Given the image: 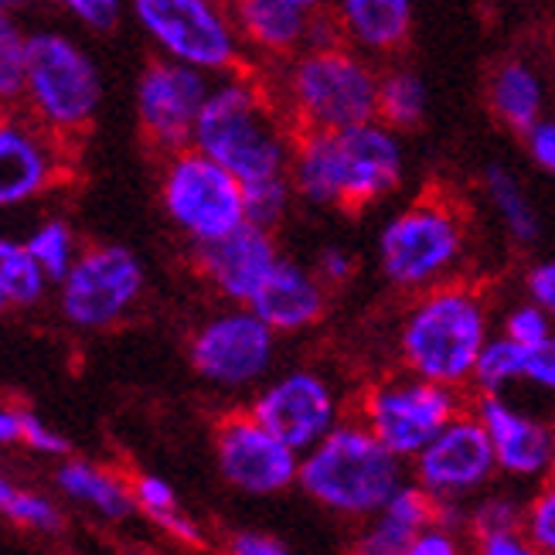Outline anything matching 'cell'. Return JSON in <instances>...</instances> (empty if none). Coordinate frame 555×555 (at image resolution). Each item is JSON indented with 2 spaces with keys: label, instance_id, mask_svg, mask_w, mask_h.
Segmentation results:
<instances>
[{
  "label": "cell",
  "instance_id": "cb8c5ba5",
  "mask_svg": "<svg viewBox=\"0 0 555 555\" xmlns=\"http://www.w3.org/2000/svg\"><path fill=\"white\" fill-rule=\"evenodd\" d=\"M491 103H494V113L512 130L528 133V130L539 124V113H542L539 79L525 65H518V62L501 65L494 82H491Z\"/></svg>",
  "mask_w": 555,
  "mask_h": 555
},
{
  "label": "cell",
  "instance_id": "8fae6325",
  "mask_svg": "<svg viewBox=\"0 0 555 555\" xmlns=\"http://www.w3.org/2000/svg\"><path fill=\"white\" fill-rule=\"evenodd\" d=\"M450 420H456V396L450 385L423 375L382 385L365 405V426L396 456H420Z\"/></svg>",
  "mask_w": 555,
  "mask_h": 555
},
{
  "label": "cell",
  "instance_id": "74e56055",
  "mask_svg": "<svg viewBox=\"0 0 555 555\" xmlns=\"http://www.w3.org/2000/svg\"><path fill=\"white\" fill-rule=\"evenodd\" d=\"M548 310L545 307H518L508 318V337H515L518 345H539L548 337Z\"/></svg>",
  "mask_w": 555,
  "mask_h": 555
},
{
  "label": "cell",
  "instance_id": "30bf717a",
  "mask_svg": "<svg viewBox=\"0 0 555 555\" xmlns=\"http://www.w3.org/2000/svg\"><path fill=\"white\" fill-rule=\"evenodd\" d=\"M59 289L65 321L82 331H100L116 324L137 304L143 267L127 246H92L72 262Z\"/></svg>",
  "mask_w": 555,
  "mask_h": 555
},
{
  "label": "cell",
  "instance_id": "4dcf8cb0",
  "mask_svg": "<svg viewBox=\"0 0 555 555\" xmlns=\"http://www.w3.org/2000/svg\"><path fill=\"white\" fill-rule=\"evenodd\" d=\"M243 195H246V222L270 229V225H276L283 219L286 202H289V184H286L283 175L262 178V181L243 184Z\"/></svg>",
  "mask_w": 555,
  "mask_h": 555
},
{
  "label": "cell",
  "instance_id": "8d00e7d4",
  "mask_svg": "<svg viewBox=\"0 0 555 555\" xmlns=\"http://www.w3.org/2000/svg\"><path fill=\"white\" fill-rule=\"evenodd\" d=\"M521 512L515 508L512 501H488L485 508L474 515V532H477V542L485 535H494V532H518L521 525Z\"/></svg>",
  "mask_w": 555,
  "mask_h": 555
},
{
  "label": "cell",
  "instance_id": "1f68e13d",
  "mask_svg": "<svg viewBox=\"0 0 555 555\" xmlns=\"http://www.w3.org/2000/svg\"><path fill=\"white\" fill-rule=\"evenodd\" d=\"M0 512H4L14 525L31 528V532H55L62 525V515L55 504L41 494H31V491H14Z\"/></svg>",
  "mask_w": 555,
  "mask_h": 555
},
{
  "label": "cell",
  "instance_id": "b9f144b4",
  "mask_svg": "<svg viewBox=\"0 0 555 555\" xmlns=\"http://www.w3.org/2000/svg\"><path fill=\"white\" fill-rule=\"evenodd\" d=\"M528 147H532V157L545 171L555 175V124H535L528 130Z\"/></svg>",
  "mask_w": 555,
  "mask_h": 555
},
{
  "label": "cell",
  "instance_id": "5bb4252c",
  "mask_svg": "<svg viewBox=\"0 0 555 555\" xmlns=\"http://www.w3.org/2000/svg\"><path fill=\"white\" fill-rule=\"evenodd\" d=\"M273 354V327L256 310H235L208 321L191 341V365L215 385H246L259 378Z\"/></svg>",
  "mask_w": 555,
  "mask_h": 555
},
{
  "label": "cell",
  "instance_id": "60d3db41",
  "mask_svg": "<svg viewBox=\"0 0 555 555\" xmlns=\"http://www.w3.org/2000/svg\"><path fill=\"white\" fill-rule=\"evenodd\" d=\"M456 552V539L440 532V528H420L413 545H409V555H453Z\"/></svg>",
  "mask_w": 555,
  "mask_h": 555
},
{
  "label": "cell",
  "instance_id": "ee69618b",
  "mask_svg": "<svg viewBox=\"0 0 555 555\" xmlns=\"http://www.w3.org/2000/svg\"><path fill=\"white\" fill-rule=\"evenodd\" d=\"M528 289H532V297L548 313H555V262H545V267L532 270V276H528Z\"/></svg>",
  "mask_w": 555,
  "mask_h": 555
},
{
  "label": "cell",
  "instance_id": "6da1fadb",
  "mask_svg": "<svg viewBox=\"0 0 555 555\" xmlns=\"http://www.w3.org/2000/svg\"><path fill=\"white\" fill-rule=\"evenodd\" d=\"M402 151L385 124H358L345 130H304L294 143V184L304 198L365 211L399 184Z\"/></svg>",
  "mask_w": 555,
  "mask_h": 555
},
{
  "label": "cell",
  "instance_id": "d6986e66",
  "mask_svg": "<svg viewBox=\"0 0 555 555\" xmlns=\"http://www.w3.org/2000/svg\"><path fill=\"white\" fill-rule=\"evenodd\" d=\"M480 423L488 426L494 456L512 474H539L555 461V437L535 420H528L498 396L480 402Z\"/></svg>",
  "mask_w": 555,
  "mask_h": 555
},
{
  "label": "cell",
  "instance_id": "ba28073f",
  "mask_svg": "<svg viewBox=\"0 0 555 555\" xmlns=\"http://www.w3.org/2000/svg\"><path fill=\"white\" fill-rule=\"evenodd\" d=\"M133 14L167 59L202 72H225L238 62L235 24L215 0H133Z\"/></svg>",
  "mask_w": 555,
  "mask_h": 555
},
{
  "label": "cell",
  "instance_id": "e575fe53",
  "mask_svg": "<svg viewBox=\"0 0 555 555\" xmlns=\"http://www.w3.org/2000/svg\"><path fill=\"white\" fill-rule=\"evenodd\" d=\"M133 501L140 504L143 512H147V518H157V515H164V512H175L178 508V494H175V488L167 485V480H160V477H151V474H143V477H137L133 480Z\"/></svg>",
  "mask_w": 555,
  "mask_h": 555
},
{
  "label": "cell",
  "instance_id": "83f0119b",
  "mask_svg": "<svg viewBox=\"0 0 555 555\" xmlns=\"http://www.w3.org/2000/svg\"><path fill=\"white\" fill-rule=\"evenodd\" d=\"M24 62H28V38L17 28L14 11L0 4V103L24 100Z\"/></svg>",
  "mask_w": 555,
  "mask_h": 555
},
{
  "label": "cell",
  "instance_id": "9c48e42d",
  "mask_svg": "<svg viewBox=\"0 0 555 555\" xmlns=\"http://www.w3.org/2000/svg\"><path fill=\"white\" fill-rule=\"evenodd\" d=\"M461 246V215L443 195H426L382 232V270L399 286H420L440 276Z\"/></svg>",
  "mask_w": 555,
  "mask_h": 555
},
{
  "label": "cell",
  "instance_id": "4316f807",
  "mask_svg": "<svg viewBox=\"0 0 555 555\" xmlns=\"http://www.w3.org/2000/svg\"><path fill=\"white\" fill-rule=\"evenodd\" d=\"M24 243H28L31 256L38 259V267L44 270V276L52 283H62L72 270V262L79 259L76 235H72V229L62 219L41 222L28 238H24Z\"/></svg>",
  "mask_w": 555,
  "mask_h": 555
},
{
  "label": "cell",
  "instance_id": "3957f363",
  "mask_svg": "<svg viewBox=\"0 0 555 555\" xmlns=\"http://www.w3.org/2000/svg\"><path fill=\"white\" fill-rule=\"evenodd\" d=\"M191 147L229 167L243 184L283 175L289 157L283 127L262 103L259 89L246 82H225L208 92Z\"/></svg>",
  "mask_w": 555,
  "mask_h": 555
},
{
  "label": "cell",
  "instance_id": "ab89813d",
  "mask_svg": "<svg viewBox=\"0 0 555 555\" xmlns=\"http://www.w3.org/2000/svg\"><path fill=\"white\" fill-rule=\"evenodd\" d=\"M21 443L31 447L38 453H65V440L59 437V433L52 426H44L38 416L24 413V423H21Z\"/></svg>",
  "mask_w": 555,
  "mask_h": 555
},
{
  "label": "cell",
  "instance_id": "f5cc1de1",
  "mask_svg": "<svg viewBox=\"0 0 555 555\" xmlns=\"http://www.w3.org/2000/svg\"><path fill=\"white\" fill-rule=\"evenodd\" d=\"M552 485H555V461H552Z\"/></svg>",
  "mask_w": 555,
  "mask_h": 555
},
{
  "label": "cell",
  "instance_id": "e0dca14e",
  "mask_svg": "<svg viewBox=\"0 0 555 555\" xmlns=\"http://www.w3.org/2000/svg\"><path fill=\"white\" fill-rule=\"evenodd\" d=\"M195 256H198L202 276L208 283H215L219 294H225L229 300H238V304H253L259 286L267 283V276L280 262L270 232L256 222H243L238 229H232L219 238L198 243Z\"/></svg>",
  "mask_w": 555,
  "mask_h": 555
},
{
  "label": "cell",
  "instance_id": "4fadbf2b",
  "mask_svg": "<svg viewBox=\"0 0 555 555\" xmlns=\"http://www.w3.org/2000/svg\"><path fill=\"white\" fill-rule=\"evenodd\" d=\"M215 453L232 488L246 494H276L300 477L297 450L283 443L253 413L225 416L215 429Z\"/></svg>",
  "mask_w": 555,
  "mask_h": 555
},
{
  "label": "cell",
  "instance_id": "836d02e7",
  "mask_svg": "<svg viewBox=\"0 0 555 555\" xmlns=\"http://www.w3.org/2000/svg\"><path fill=\"white\" fill-rule=\"evenodd\" d=\"M62 8L92 31H113L124 0H62Z\"/></svg>",
  "mask_w": 555,
  "mask_h": 555
},
{
  "label": "cell",
  "instance_id": "ac0fdd59",
  "mask_svg": "<svg viewBox=\"0 0 555 555\" xmlns=\"http://www.w3.org/2000/svg\"><path fill=\"white\" fill-rule=\"evenodd\" d=\"M253 416L294 450H310L334 429V399L318 375H286L253 405Z\"/></svg>",
  "mask_w": 555,
  "mask_h": 555
},
{
  "label": "cell",
  "instance_id": "8992f818",
  "mask_svg": "<svg viewBox=\"0 0 555 555\" xmlns=\"http://www.w3.org/2000/svg\"><path fill=\"white\" fill-rule=\"evenodd\" d=\"M289 103L297 133L358 127L378 116V79L345 48L321 44L289 72Z\"/></svg>",
  "mask_w": 555,
  "mask_h": 555
},
{
  "label": "cell",
  "instance_id": "f6af8a7d",
  "mask_svg": "<svg viewBox=\"0 0 555 555\" xmlns=\"http://www.w3.org/2000/svg\"><path fill=\"white\" fill-rule=\"evenodd\" d=\"M477 545L488 555H525L528 552V545L518 532H494V535H485Z\"/></svg>",
  "mask_w": 555,
  "mask_h": 555
},
{
  "label": "cell",
  "instance_id": "c3c4849f",
  "mask_svg": "<svg viewBox=\"0 0 555 555\" xmlns=\"http://www.w3.org/2000/svg\"><path fill=\"white\" fill-rule=\"evenodd\" d=\"M4 8H11V11H28V8H35L38 0H0Z\"/></svg>",
  "mask_w": 555,
  "mask_h": 555
},
{
  "label": "cell",
  "instance_id": "f907efd6",
  "mask_svg": "<svg viewBox=\"0 0 555 555\" xmlns=\"http://www.w3.org/2000/svg\"><path fill=\"white\" fill-rule=\"evenodd\" d=\"M294 4H300V8H307V11H318L324 0H294Z\"/></svg>",
  "mask_w": 555,
  "mask_h": 555
},
{
  "label": "cell",
  "instance_id": "d4e9b609",
  "mask_svg": "<svg viewBox=\"0 0 555 555\" xmlns=\"http://www.w3.org/2000/svg\"><path fill=\"white\" fill-rule=\"evenodd\" d=\"M52 283L31 256L28 243L0 235V297L8 307H31L44 297V286Z\"/></svg>",
  "mask_w": 555,
  "mask_h": 555
},
{
  "label": "cell",
  "instance_id": "52a82bcc",
  "mask_svg": "<svg viewBox=\"0 0 555 555\" xmlns=\"http://www.w3.org/2000/svg\"><path fill=\"white\" fill-rule=\"evenodd\" d=\"M160 195L171 222L195 243L219 238L246 222L243 181L198 147L171 154Z\"/></svg>",
  "mask_w": 555,
  "mask_h": 555
},
{
  "label": "cell",
  "instance_id": "d590c367",
  "mask_svg": "<svg viewBox=\"0 0 555 555\" xmlns=\"http://www.w3.org/2000/svg\"><path fill=\"white\" fill-rule=\"evenodd\" d=\"M528 535L539 548L555 552V485L535 498V504L528 508Z\"/></svg>",
  "mask_w": 555,
  "mask_h": 555
},
{
  "label": "cell",
  "instance_id": "2e32d148",
  "mask_svg": "<svg viewBox=\"0 0 555 555\" xmlns=\"http://www.w3.org/2000/svg\"><path fill=\"white\" fill-rule=\"evenodd\" d=\"M494 464H498L494 443L480 416L477 420L456 416L420 453V480L437 498H450L485 485Z\"/></svg>",
  "mask_w": 555,
  "mask_h": 555
},
{
  "label": "cell",
  "instance_id": "ffe728a7",
  "mask_svg": "<svg viewBox=\"0 0 555 555\" xmlns=\"http://www.w3.org/2000/svg\"><path fill=\"white\" fill-rule=\"evenodd\" d=\"M273 331H300L321 321L324 313V289L307 276L294 262H276L267 283L249 304Z\"/></svg>",
  "mask_w": 555,
  "mask_h": 555
},
{
  "label": "cell",
  "instance_id": "603a6c76",
  "mask_svg": "<svg viewBox=\"0 0 555 555\" xmlns=\"http://www.w3.org/2000/svg\"><path fill=\"white\" fill-rule=\"evenodd\" d=\"M59 488L72 501L89 504L92 512H100L106 518H127L133 512V491L109 470H100L95 464L86 461H68L59 467Z\"/></svg>",
  "mask_w": 555,
  "mask_h": 555
},
{
  "label": "cell",
  "instance_id": "44dd1931",
  "mask_svg": "<svg viewBox=\"0 0 555 555\" xmlns=\"http://www.w3.org/2000/svg\"><path fill=\"white\" fill-rule=\"evenodd\" d=\"M232 14L235 28L270 55L294 52L310 31V11L294 0H232Z\"/></svg>",
  "mask_w": 555,
  "mask_h": 555
},
{
  "label": "cell",
  "instance_id": "7bdbcfd3",
  "mask_svg": "<svg viewBox=\"0 0 555 555\" xmlns=\"http://www.w3.org/2000/svg\"><path fill=\"white\" fill-rule=\"evenodd\" d=\"M235 555H283L286 545L280 539H270V535H256V532H243L235 535L232 545H229Z\"/></svg>",
  "mask_w": 555,
  "mask_h": 555
},
{
  "label": "cell",
  "instance_id": "f546056e",
  "mask_svg": "<svg viewBox=\"0 0 555 555\" xmlns=\"http://www.w3.org/2000/svg\"><path fill=\"white\" fill-rule=\"evenodd\" d=\"M488 191H491V202L494 208L501 211V219L508 222V229L521 238V243H532L539 235V225H535V215L528 208L525 195L518 181L504 171V167H491L488 171Z\"/></svg>",
  "mask_w": 555,
  "mask_h": 555
},
{
  "label": "cell",
  "instance_id": "681fc988",
  "mask_svg": "<svg viewBox=\"0 0 555 555\" xmlns=\"http://www.w3.org/2000/svg\"><path fill=\"white\" fill-rule=\"evenodd\" d=\"M14 494V488L8 485V480L4 477H0V508H4V504H8V498Z\"/></svg>",
  "mask_w": 555,
  "mask_h": 555
},
{
  "label": "cell",
  "instance_id": "9a60e30c",
  "mask_svg": "<svg viewBox=\"0 0 555 555\" xmlns=\"http://www.w3.org/2000/svg\"><path fill=\"white\" fill-rule=\"evenodd\" d=\"M62 137L38 119L0 116V208L48 195L68 171Z\"/></svg>",
  "mask_w": 555,
  "mask_h": 555
},
{
  "label": "cell",
  "instance_id": "277c9868",
  "mask_svg": "<svg viewBox=\"0 0 555 555\" xmlns=\"http://www.w3.org/2000/svg\"><path fill=\"white\" fill-rule=\"evenodd\" d=\"M488 345L485 304L470 289L450 286L429 294L402 327L405 365L423 378L456 385L474 375L480 351Z\"/></svg>",
  "mask_w": 555,
  "mask_h": 555
},
{
  "label": "cell",
  "instance_id": "f35d334b",
  "mask_svg": "<svg viewBox=\"0 0 555 555\" xmlns=\"http://www.w3.org/2000/svg\"><path fill=\"white\" fill-rule=\"evenodd\" d=\"M525 378L555 392V337L548 334L539 345H525Z\"/></svg>",
  "mask_w": 555,
  "mask_h": 555
},
{
  "label": "cell",
  "instance_id": "5b68a950",
  "mask_svg": "<svg viewBox=\"0 0 555 555\" xmlns=\"http://www.w3.org/2000/svg\"><path fill=\"white\" fill-rule=\"evenodd\" d=\"M24 103L52 133H79L92 124L103 103L100 68L72 38L35 31L28 35V62H24Z\"/></svg>",
  "mask_w": 555,
  "mask_h": 555
},
{
  "label": "cell",
  "instance_id": "7dc6e473",
  "mask_svg": "<svg viewBox=\"0 0 555 555\" xmlns=\"http://www.w3.org/2000/svg\"><path fill=\"white\" fill-rule=\"evenodd\" d=\"M21 423H24V413H14V409L0 405V447L21 443Z\"/></svg>",
  "mask_w": 555,
  "mask_h": 555
},
{
  "label": "cell",
  "instance_id": "d6a6232c",
  "mask_svg": "<svg viewBox=\"0 0 555 555\" xmlns=\"http://www.w3.org/2000/svg\"><path fill=\"white\" fill-rule=\"evenodd\" d=\"M416 532H420V528L392 518L389 512H382L378 525L358 542V552H365V555H399V552H409Z\"/></svg>",
  "mask_w": 555,
  "mask_h": 555
},
{
  "label": "cell",
  "instance_id": "7402d4cb",
  "mask_svg": "<svg viewBox=\"0 0 555 555\" xmlns=\"http://www.w3.org/2000/svg\"><path fill=\"white\" fill-rule=\"evenodd\" d=\"M345 31L375 52H392L409 38L413 0H337Z\"/></svg>",
  "mask_w": 555,
  "mask_h": 555
},
{
  "label": "cell",
  "instance_id": "bcb514c9",
  "mask_svg": "<svg viewBox=\"0 0 555 555\" xmlns=\"http://www.w3.org/2000/svg\"><path fill=\"white\" fill-rule=\"evenodd\" d=\"M351 273H354V262H351L348 253H341V249H327V253L321 256V276H324V280H331V283H345Z\"/></svg>",
  "mask_w": 555,
  "mask_h": 555
},
{
  "label": "cell",
  "instance_id": "484cf974",
  "mask_svg": "<svg viewBox=\"0 0 555 555\" xmlns=\"http://www.w3.org/2000/svg\"><path fill=\"white\" fill-rule=\"evenodd\" d=\"M426 113V92L423 82L409 72H392L378 82V119L385 127L409 130L416 127Z\"/></svg>",
  "mask_w": 555,
  "mask_h": 555
},
{
  "label": "cell",
  "instance_id": "7c38bea8",
  "mask_svg": "<svg viewBox=\"0 0 555 555\" xmlns=\"http://www.w3.org/2000/svg\"><path fill=\"white\" fill-rule=\"evenodd\" d=\"M208 92L205 72L178 59H160L143 68L137 86V113L154 147L167 154L188 147Z\"/></svg>",
  "mask_w": 555,
  "mask_h": 555
},
{
  "label": "cell",
  "instance_id": "816d5d0a",
  "mask_svg": "<svg viewBox=\"0 0 555 555\" xmlns=\"http://www.w3.org/2000/svg\"><path fill=\"white\" fill-rule=\"evenodd\" d=\"M4 307H8V300H4V297H0V310H4Z\"/></svg>",
  "mask_w": 555,
  "mask_h": 555
},
{
  "label": "cell",
  "instance_id": "f1b7e54d",
  "mask_svg": "<svg viewBox=\"0 0 555 555\" xmlns=\"http://www.w3.org/2000/svg\"><path fill=\"white\" fill-rule=\"evenodd\" d=\"M474 378L480 382L485 392H498L508 382L525 378V345H518L515 337H501V341H488L480 351Z\"/></svg>",
  "mask_w": 555,
  "mask_h": 555
},
{
  "label": "cell",
  "instance_id": "7a4b0ae2",
  "mask_svg": "<svg viewBox=\"0 0 555 555\" xmlns=\"http://www.w3.org/2000/svg\"><path fill=\"white\" fill-rule=\"evenodd\" d=\"M300 488L345 515H369L399 491V456L369 426H334L300 464Z\"/></svg>",
  "mask_w": 555,
  "mask_h": 555
}]
</instances>
